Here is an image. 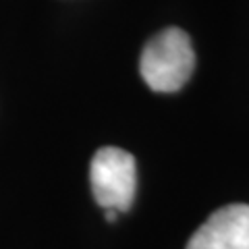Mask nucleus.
Here are the masks:
<instances>
[{
    "mask_svg": "<svg viewBox=\"0 0 249 249\" xmlns=\"http://www.w3.org/2000/svg\"><path fill=\"white\" fill-rule=\"evenodd\" d=\"M89 181L93 197L104 210L127 212L137 189L135 158L121 147H100L89 166Z\"/></svg>",
    "mask_w": 249,
    "mask_h": 249,
    "instance_id": "nucleus-2",
    "label": "nucleus"
},
{
    "mask_svg": "<svg viewBox=\"0 0 249 249\" xmlns=\"http://www.w3.org/2000/svg\"><path fill=\"white\" fill-rule=\"evenodd\" d=\"M185 249H249V206L218 208L193 232Z\"/></svg>",
    "mask_w": 249,
    "mask_h": 249,
    "instance_id": "nucleus-3",
    "label": "nucleus"
},
{
    "mask_svg": "<svg viewBox=\"0 0 249 249\" xmlns=\"http://www.w3.org/2000/svg\"><path fill=\"white\" fill-rule=\"evenodd\" d=\"M104 212H106V220L108 222H114L116 216H119V212H114V210H104Z\"/></svg>",
    "mask_w": 249,
    "mask_h": 249,
    "instance_id": "nucleus-4",
    "label": "nucleus"
},
{
    "mask_svg": "<svg viewBox=\"0 0 249 249\" xmlns=\"http://www.w3.org/2000/svg\"><path fill=\"white\" fill-rule=\"evenodd\" d=\"M196 67V52L191 37L181 27H166L156 34L139 58L142 73L147 88L160 93L178 91L189 81Z\"/></svg>",
    "mask_w": 249,
    "mask_h": 249,
    "instance_id": "nucleus-1",
    "label": "nucleus"
}]
</instances>
